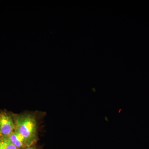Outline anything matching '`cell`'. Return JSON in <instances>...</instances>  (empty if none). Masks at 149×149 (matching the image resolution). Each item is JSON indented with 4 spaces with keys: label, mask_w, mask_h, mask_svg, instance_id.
<instances>
[{
    "label": "cell",
    "mask_w": 149,
    "mask_h": 149,
    "mask_svg": "<svg viewBox=\"0 0 149 149\" xmlns=\"http://www.w3.org/2000/svg\"><path fill=\"white\" fill-rule=\"evenodd\" d=\"M8 138L11 142L19 149H25L29 147L24 138L15 130L9 136Z\"/></svg>",
    "instance_id": "cell-3"
},
{
    "label": "cell",
    "mask_w": 149,
    "mask_h": 149,
    "mask_svg": "<svg viewBox=\"0 0 149 149\" xmlns=\"http://www.w3.org/2000/svg\"><path fill=\"white\" fill-rule=\"evenodd\" d=\"M25 149H37V147L35 146L34 145H33V146H31L28 147V148H27Z\"/></svg>",
    "instance_id": "cell-5"
},
{
    "label": "cell",
    "mask_w": 149,
    "mask_h": 149,
    "mask_svg": "<svg viewBox=\"0 0 149 149\" xmlns=\"http://www.w3.org/2000/svg\"><path fill=\"white\" fill-rule=\"evenodd\" d=\"M15 129L14 120L7 112H0V138H6L13 133Z\"/></svg>",
    "instance_id": "cell-2"
},
{
    "label": "cell",
    "mask_w": 149,
    "mask_h": 149,
    "mask_svg": "<svg viewBox=\"0 0 149 149\" xmlns=\"http://www.w3.org/2000/svg\"><path fill=\"white\" fill-rule=\"evenodd\" d=\"M0 149H19L11 142L8 137L0 138Z\"/></svg>",
    "instance_id": "cell-4"
},
{
    "label": "cell",
    "mask_w": 149,
    "mask_h": 149,
    "mask_svg": "<svg viewBox=\"0 0 149 149\" xmlns=\"http://www.w3.org/2000/svg\"><path fill=\"white\" fill-rule=\"evenodd\" d=\"M15 130L24 138L29 147L37 141V120L34 116L19 115L15 116Z\"/></svg>",
    "instance_id": "cell-1"
}]
</instances>
